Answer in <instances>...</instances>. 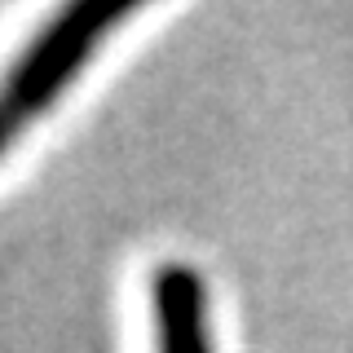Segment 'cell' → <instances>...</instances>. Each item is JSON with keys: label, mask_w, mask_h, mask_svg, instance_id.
<instances>
[{"label": "cell", "mask_w": 353, "mask_h": 353, "mask_svg": "<svg viewBox=\"0 0 353 353\" xmlns=\"http://www.w3.org/2000/svg\"><path fill=\"white\" fill-rule=\"evenodd\" d=\"M132 14H137V0H75L27 44L0 97L5 146H14L18 132L53 106V97L84 71V62L102 49V40Z\"/></svg>", "instance_id": "1"}, {"label": "cell", "mask_w": 353, "mask_h": 353, "mask_svg": "<svg viewBox=\"0 0 353 353\" xmlns=\"http://www.w3.org/2000/svg\"><path fill=\"white\" fill-rule=\"evenodd\" d=\"M154 305V345L159 353H212L203 323V287L185 265H163L150 287Z\"/></svg>", "instance_id": "2"}]
</instances>
